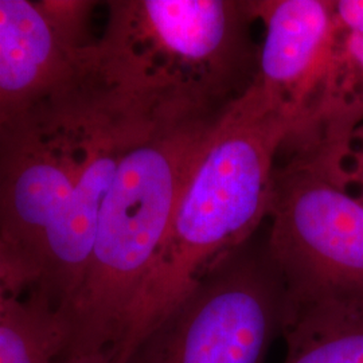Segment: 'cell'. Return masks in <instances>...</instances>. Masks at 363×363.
Segmentation results:
<instances>
[{"instance_id":"obj_4","label":"cell","mask_w":363,"mask_h":363,"mask_svg":"<svg viewBox=\"0 0 363 363\" xmlns=\"http://www.w3.org/2000/svg\"><path fill=\"white\" fill-rule=\"evenodd\" d=\"M286 301L267 247L247 244L208 271L127 363H265Z\"/></svg>"},{"instance_id":"obj_5","label":"cell","mask_w":363,"mask_h":363,"mask_svg":"<svg viewBox=\"0 0 363 363\" xmlns=\"http://www.w3.org/2000/svg\"><path fill=\"white\" fill-rule=\"evenodd\" d=\"M269 216L267 250L288 301L363 296V206L346 187L286 162Z\"/></svg>"},{"instance_id":"obj_13","label":"cell","mask_w":363,"mask_h":363,"mask_svg":"<svg viewBox=\"0 0 363 363\" xmlns=\"http://www.w3.org/2000/svg\"><path fill=\"white\" fill-rule=\"evenodd\" d=\"M345 187L363 206V142L354 139L350 156L345 166Z\"/></svg>"},{"instance_id":"obj_10","label":"cell","mask_w":363,"mask_h":363,"mask_svg":"<svg viewBox=\"0 0 363 363\" xmlns=\"http://www.w3.org/2000/svg\"><path fill=\"white\" fill-rule=\"evenodd\" d=\"M66 346L65 319L37 289L15 298L0 319V363H54Z\"/></svg>"},{"instance_id":"obj_7","label":"cell","mask_w":363,"mask_h":363,"mask_svg":"<svg viewBox=\"0 0 363 363\" xmlns=\"http://www.w3.org/2000/svg\"><path fill=\"white\" fill-rule=\"evenodd\" d=\"M363 125V0H333V33L325 84L304 139L291 162L343 186L345 166Z\"/></svg>"},{"instance_id":"obj_15","label":"cell","mask_w":363,"mask_h":363,"mask_svg":"<svg viewBox=\"0 0 363 363\" xmlns=\"http://www.w3.org/2000/svg\"><path fill=\"white\" fill-rule=\"evenodd\" d=\"M355 138H357V139H361V140L363 142V125L361 127V128H359V130H357V133H355ZM355 138H354V139H355Z\"/></svg>"},{"instance_id":"obj_11","label":"cell","mask_w":363,"mask_h":363,"mask_svg":"<svg viewBox=\"0 0 363 363\" xmlns=\"http://www.w3.org/2000/svg\"><path fill=\"white\" fill-rule=\"evenodd\" d=\"M37 4L57 35L70 48L82 49L96 42L88 38V23L96 1L39 0Z\"/></svg>"},{"instance_id":"obj_3","label":"cell","mask_w":363,"mask_h":363,"mask_svg":"<svg viewBox=\"0 0 363 363\" xmlns=\"http://www.w3.org/2000/svg\"><path fill=\"white\" fill-rule=\"evenodd\" d=\"M108 10L97 52L130 91L183 115L218 117L255 79L249 1L117 0Z\"/></svg>"},{"instance_id":"obj_2","label":"cell","mask_w":363,"mask_h":363,"mask_svg":"<svg viewBox=\"0 0 363 363\" xmlns=\"http://www.w3.org/2000/svg\"><path fill=\"white\" fill-rule=\"evenodd\" d=\"M220 117H164L123 157L99 216L82 286L62 315L69 335L64 354L104 355L113 363L183 183Z\"/></svg>"},{"instance_id":"obj_9","label":"cell","mask_w":363,"mask_h":363,"mask_svg":"<svg viewBox=\"0 0 363 363\" xmlns=\"http://www.w3.org/2000/svg\"><path fill=\"white\" fill-rule=\"evenodd\" d=\"M284 363H363V296L286 301Z\"/></svg>"},{"instance_id":"obj_8","label":"cell","mask_w":363,"mask_h":363,"mask_svg":"<svg viewBox=\"0 0 363 363\" xmlns=\"http://www.w3.org/2000/svg\"><path fill=\"white\" fill-rule=\"evenodd\" d=\"M91 46L66 45L37 1L0 0V128L70 86Z\"/></svg>"},{"instance_id":"obj_12","label":"cell","mask_w":363,"mask_h":363,"mask_svg":"<svg viewBox=\"0 0 363 363\" xmlns=\"http://www.w3.org/2000/svg\"><path fill=\"white\" fill-rule=\"evenodd\" d=\"M31 288L33 283L26 271L0 242V319L15 298Z\"/></svg>"},{"instance_id":"obj_14","label":"cell","mask_w":363,"mask_h":363,"mask_svg":"<svg viewBox=\"0 0 363 363\" xmlns=\"http://www.w3.org/2000/svg\"><path fill=\"white\" fill-rule=\"evenodd\" d=\"M54 363H111L104 355L91 354H62Z\"/></svg>"},{"instance_id":"obj_6","label":"cell","mask_w":363,"mask_h":363,"mask_svg":"<svg viewBox=\"0 0 363 363\" xmlns=\"http://www.w3.org/2000/svg\"><path fill=\"white\" fill-rule=\"evenodd\" d=\"M264 26L256 76L247 93L291 130L283 150L311 127L325 84L333 33V0H250Z\"/></svg>"},{"instance_id":"obj_1","label":"cell","mask_w":363,"mask_h":363,"mask_svg":"<svg viewBox=\"0 0 363 363\" xmlns=\"http://www.w3.org/2000/svg\"><path fill=\"white\" fill-rule=\"evenodd\" d=\"M291 130L247 93L218 118L183 183L169 230L130 306L113 363L160 325L269 217L276 160Z\"/></svg>"}]
</instances>
